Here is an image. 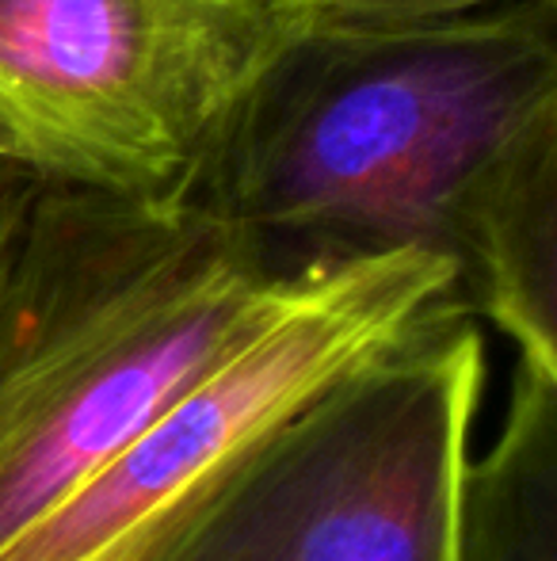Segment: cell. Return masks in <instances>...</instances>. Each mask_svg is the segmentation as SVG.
Listing matches in <instances>:
<instances>
[{
  "instance_id": "obj_1",
  "label": "cell",
  "mask_w": 557,
  "mask_h": 561,
  "mask_svg": "<svg viewBox=\"0 0 557 561\" xmlns=\"http://www.w3.org/2000/svg\"><path fill=\"white\" fill-rule=\"evenodd\" d=\"M557 130V0L287 38L172 195L276 279L454 249L504 164Z\"/></svg>"
},
{
  "instance_id": "obj_2",
  "label": "cell",
  "mask_w": 557,
  "mask_h": 561,
  "mask_svg": "<svg viewBox=\"0 0 557 561\" xmlns=\"http://www.w3.org/2000/svg\"><path fill=\"white\" fill-rule=\"evenodd\" d=\"M176 195L0 180V547L169 409L279 290Z\"/></svg>"
},
{
  "instance_id": "obj_3",
  "label": "cell",
  "mask_w": 557,
  "mask_h": 561,
  "mask_svg": "<svg viewBox=\"0 0 557 561\" xmlns=\"http://www.w3.org/2000/svg\"><path fill=\"white\" fill-rule=\"evenodd\" d=\"M481 393V321L451 295L302 401L169 561H459Z\"/></svg>"
},
{
  "instance_id": "obj_4",
  "label": "cell",
  "mask_w": 557,
  "mask_h": 561,
  "mask_svg": "<svg viewBox=\"0 0 557 561\" xmlns=\"http://www.w3.org/2000/svg\"><path fill=\"white\" fill-rule=\"evenodd\" d=\"M451 295H462L459 267L417 249L287 275L237 344L66 501L0 547V561H169L302 401Z\"/></svg>"
},
{
  "instance_id": "obj_5",
  "label": "cell",
  "mask_w": 557,
  "mask_h": 561,
  "mask_svg": "<svg viewBox=\"0 0 557 561\" xmlns=\"http://www.w3.org/2000/svg\"><path fill=\"white\" fill-rule=\"evenodd\" d=\"M276 46L256 0H0V164L172 195Z\"/></svg>"
},
{
  "instance_id": "obj_6",
  "label": "cell",
  "mask_w": 557,
  "mask_h": 561,
  "mask_svg": "<svg viewBox=\"0 0 557 561\" xmlns=\"http://www.w3.org/2000/svg\"><path fill=\"white\" fill-rule=\"evenodd\" d=\"M459 290L489 318L515 359L557 375V134L504 164L454 249Z\"/></svg>"
},
{
  "instance_id": "obj_7",
  "label": "cell",
  "mask_w": 557,
  "mask_h": 561,
  "mask_svg": "<svg viewBox=\"0 0 557 561\" xmlns=\"http://www.w3.org/2000/svg\"><path fill=\"white\" fill-rule=\"evenodd\" d=\"M459 561H557V375L515 359L497 444L462 481Z\"/></svg>"
},
{
  "instance_id": "obj_8",
  "label": "cell",
  "mask_w": 557,
  "mask_h": 561,
  "mask_svg": "<svg viewBox=\"0 0 557 561\" xmlns=\"http://www.w3.org/2000/svg\"><path fill=\"white\" fill-rule=\"evenodd\" d=\"M268 15L276 43L333 27H413L485 12L508 0H256Z\"/></svg>"
},
{
  "instance_id": "obj_9",
  "label": "cell",
  "mask_w": 557,
  "mask_h": 561,
  "mask_svg": "<svg viewBox=\"0 0 557 561\" xmlns=\"http://www.w3.org/2000/svg\"><path fill=\"white\" fill-rule=\"evenodd\" d=\"M4 169H8V164H0V180H4Z\"/></svg>"
}]
</instances>
